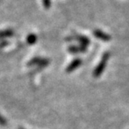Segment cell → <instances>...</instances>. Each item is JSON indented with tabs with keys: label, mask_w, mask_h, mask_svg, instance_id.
<instances>
[{
	"label": "cell",
	"mask_w": 129,
	"mask_h": 129,
	"mask_svg": "<svg viewBox=\"0 0 129 129\" xmlns=\"http://www.w3.org/2000/svg\"><path fill=\"white\" fill-rule=\"evenodd\" d=\"M110 52H105L103 55L102 58H101L100 61L98 63L97 66L94 69L93 72V76L95 78H98L103 74V72H104L106 67H107V64L110 59Z\"/></svg>",
	"instance_id": "6da1fadb"
},
{
	"label": "cell",
	"mask_w": 129,
	"mask_h": 129,
	"mask_svg": "<svg viewBox=\"0 0 129 129\" xmlns=\"http://www.w3.org/2000/svg\"><path fill=\"white\" fill-rule=\"evenodd\" d=\"M93 36L97 39L102 41H105V42H108L111 40V37H110V34L102 31L101 30H99V29H96L93 30Z\"/></svg>",
	"instance_id": "7a4b0ae2"
},
{
	"label": "cell",
	"mask_w": 129,
	"mask_h": 129,
	"mask_svg": "<svg viewBox=\"0 0 129 129\" xmlns=\"http://www.w3.org/2000/svg\"><path fill=\"white\" fill-rule=\"evenodd\" d=\"M82 61L80 58H76L75 60H73L66 69V72L68 73H70L72 72H73L74 70H76V69H78L79 67H80V66L82 64Z\"/></svg>",
	"instance_id": "3957f363"
},
{
	"label": "cell",
	"mask_w": 129,
	"mask_h": 129,
	"mask_svg": "<svg viewBox=\"0 0 129 129\" xmlns=\"http://www.w3.org/2000/svg\"><path fill=\"white\" fill-rule=\"evenodd\" d=\"M87 48L85 47V46H71V47L69 48V51L70 53H73V54H77V53H81V52H85L86 51Z\"/></svg>",
	"instance_id": "277c9868"
},
{
	"label": "cell",
	"mask_w": 129,
	"mask_h": 129,
	"mask_svg": "<svg viewBox=\"0 0 129 129\" xmlns=\"http://www.w3.org/2000/svg\"><path fill=\"white\" fill-rule=\"evenodd\" d=\"M75 39H76L77 41H79V42L80 43L81 45L85 46V47H86V48L90 44V41H89V39L87 38V37H86V36L78 35V36L76 37Z\"/></svg>",
	"instance_id": "5b68a950"
},
{
	"label": "cell",
	"mask_w": 129,
	"mask_h": 129,
	"mask_svg": "<svg viewBox=\"0 0 129 129\" xmlns=\"http://www.w3.org/2000/svg\"><path fill=\"white\" fill-rule=\"evenodd\" d=\"M6 124H7L6 120L1 114H0V124L3 125V126H5V125H6Z\"/></svg>",
	"instance_id": "8992f818"
},
{
	"label": "cell",
	"mask_w": 129,
	"mask_h": 129,
	"mask_svg": "<svg viewBox=\"0 0 129 129\" xmlns=\"http://www.w3.org/2000/svg\"><path fill=\"white\" fill-rule=\"evenodd\" d=\"M20 129H23V128H20Z\"/></svg>",
	"instance_id": "52a82bcc"
}]
</instances>
